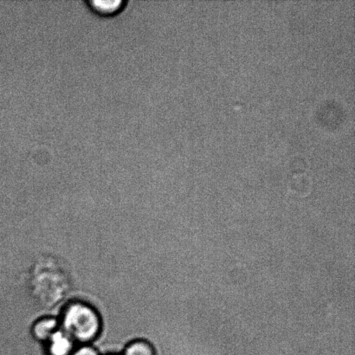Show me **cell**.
Segmentation results:
<instances>
[{
    "instance_id": "6da1fadb",
    "label": "cell",
    "mask_w": 355,
    "mask_h": 355,
    "mask_svg": "<svg viewBox=\"0 0 355 355\" xmlns=\"http://www.w3.org/2000/svg\"><path fill=\"white\" fill-rule=\"evenodd\" d=\"M59 326L76 344H92L102 333L103 319L100 313L89 302H69L58 318Z\"/></svg>"
},
{
    "instance_id": "8992f818",
    "label": "cell",
    "mask_w": 355,
    "mask_h": 355,
    "mask_svg": "<svg viewBox=\"0 0 355 355\" xmlns=\"http://www.w3.org/2000/svg\"><path fill=\"white\" fill-rule=\"evenodd\" d=\"M71 355H102L100 354L99 350L92 344H83L76 347Z\"/></svg>"
},
{
    "instance_id": "277c9868",
    "label": "cell",
    "mask_w": 355,
    "mask_h": 355,
    "mask_svg": "<svg viewBox=\"0 0 355 355\" xmlns=\"http://www.w3.org/2000/svg\"><path fill=\"white\" fill-rule=\"evenodd\" d=\"M90 9L100 16L111 17L119 14L125 8L126 2L123 0L103 1V0H89L87 1Z\"/></svg>"
},
{
    "instance_id": "52a82bcc",
    "label": "cell",
    "mask_w": 355,
    "mask_h": 355,
    "mask_svg": "<svg viewBox=\"0 0 355 355\" xmlns=\"http://www.w3.org/2000/svg\"><path fill=\"white\" fill-rule=\"evenodd\" d=\"M105 355H121L120 354L113 353V354H107Z\"/></svg>"
},
{
    "instance_id": "5b68a950",
    "label": "cell",
    "mask_w": 355,
    "mask_h": 355,
    "mask_svg": "<svg viewBox=\"0 0 355 355\" xmlns=\"http://www.w3.org/2000/svg\"><path fill=\"white\" fill-rule=\"evenodd\" d=\"M121 355H158L154 344L145 339L131 340L124 347Z\"/></svg>"
},
{
    "instance_id": "3957f363",
    "label": "cell",
    "mask_w": 355,
    "mask_h": 355,
    "mask_svg": "<svg viewBox=\"0 0 355 355\" xmlns=\"http://www.w3.org/2000/svg\"><path fill=\"white\" fill-rule=\"evenodd\" d=\"M60 329L58 318L44 316L38 318L31 327V335L37 343L44 345L58 330Z\"/></svg>"
},
{
    "instance_id": "7a4b0ae2",
    "label": "cell",
    "mask_w": 355,
    "mask_h": 355,
    "mask_svg": "<svg viewBox=\"0 0 355 355\" xmlns=\"http://www.w3.org/2000/svg\"><path fill=\"white\" fill-rule=\"evenodd\" d=\"M76 343L59 329L43 345L45 355H71Z\"/></svg>"
}]
</instances>
